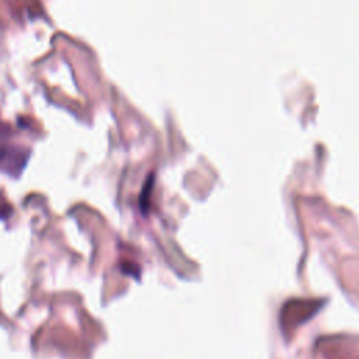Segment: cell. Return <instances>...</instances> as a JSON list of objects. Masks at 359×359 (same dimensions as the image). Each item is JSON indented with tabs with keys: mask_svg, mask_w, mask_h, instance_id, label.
<instances>
[{
	"mask_svg": "<svg viewBox=\"0 0 359 359\" xmlns=\"http://www.w3.org/2000/svg\"><path fill=\"white\" fill-rule=\"evenodd\" d=\"M12 214V206L3 201V199H0V219H8Z\"/></svg>",
	"mask_w": 359,
	"mask_h": 359,
	"instance_id": "7a4b0ae2",
	"label": "cell"
},
{
	"mask_svg": "<svg viewBox=\"0 0 359 359\" xmlns=\"http://www.w3.org/2000/svg\"><path fill=\"white\" fill-rule=\"evenodd\" d=\"M28 158L29 153L24 152L20 147H2L0 149V171L18 177L23 173Z\"/></svg>",
	"mask_w": 359,
	"mask_h": 359,
	"instance_id": "6da1fadb",
	"label": "cell"
}]
</instances>
